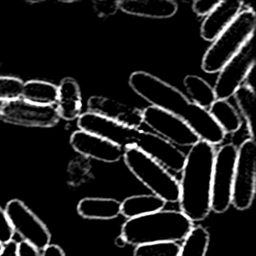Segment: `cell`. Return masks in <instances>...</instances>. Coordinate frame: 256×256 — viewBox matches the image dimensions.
<instances>
[{"mask_svg": "<svg viewBox=\"0 0 256 256\" xmlns=\"http://www.w3.org/2000/svg\"><path fill=\"white\" fill-rule=\"evenodd\" d=\"M4 209L14 233L19 234L24 242L38 251H42L50 244L51 234L49 229L21 200H10Z\"/></svg>", "mask_w": 256, "mask_h": 256, "instance_id": "obj_10", "label": "cell"}, {"mask_svg": "<svg viewBox=\"0 0 256 256\" xmlns=\"http://www.w3.org/2000/svg\"><path fill=\"white\" fill-rule=\"evenodd\" d=\"M129 85L135 93L150 103V106L162 109L184 121L200 140L213 146L224 140L226 134L208 110L191 102L174 86L145 71L133 72L129 77Z\"/></svg>", "mask_w": 256, "mask_h": 256, "instance_id": "obj_1", "label": "cell"}, {"mask_svg": "<svg viewBox=\"0 0 256 256\" xmlns=\"http://www.w3.org/2000/svg\"><path fill=\"white\" fill-rule=\"evenodd\" d=\"M123 158L130 172L152 194L165 202L179 201V181L160 163L134 147L125 148Z\"/></svg>", "mask_w": 256, "mask_h": 256, "instance_id": "obj_6", "label": "cell"}, {"mask_svg": "<svg viewBox=\"0 0 256 256\" xmlns=\"http://www.w3.org/2000/svg\"><path fill=\"white\" fill-rule=\"evenodd\" d=\"M183 84L190 96V101L203 109L208 110L216 100L213 87L199 76L187 75Z\"/></svg>", "mask_w": 256, "mask_h": 256, "instance_id": "obj_22", "label": "cell"}, {"mask_svg": "<svg viewBox=\"0 0 256 256\" xmlns=\"http://www.w3.org/2000/svg\"><path fill=\"white\" fill-rule=\"evenodd\" d=\"M70 144L75 151L98 161L113 163L123 157L124 149L96 134L83 130L75 131L70 137Z\"/></svg>", "mask_w": 256, "mask_h": 256, "instance_id": "obj_13", "label": "cell"}, {"mask_svg": "<svg viewBox=\"0 0 256 256\" xmlns=\"http://www.w3.org/2000/svg\"><path fill=\"white\" fill-rule=\"evenodd\" d=\"M0 256H18V243L14 240L3 245Z\"/></svg>", "mask_w": 256, "mask_h": 256, "instance_id": "obj_32", "label": "cell"}, {"mask_svg": "<svg viewBox=\"0 0 256 256\" xmlns=\"http://www.w3.org/2000/svg\"><path fill=\"white\" fill-rule=\"evenodd\" d=\"M214 146L199 140L185 156L179 181L181 212L191 221L205 219L211 211Z\"/></svg>", "mask_w": 256, "mask_h": 256, "instance_id": "obj_3", "label": "cell"}, {"mask_svg": "<svg viewBox=\"0 0 256 256\" xmlns=\"http://www.w3.org/2000/svg\"><path fill=\"white\" fill-rule=\"evenodd\" d=\"M256 144L254 139L244 140L237 148L231 204L237 210L248 209L255 196Z\"/></svg>", "mask_w": 256, "mask_h": 256, "instance_id": "obj_7", "label": "cell"}, {"mask_svg": "<svg viewBox=\"0 0 256 256\" xmlns=\"http://www.w3.org/2000/svg\"><path fill=\"white\" fill-rule=\"evenodd\" d=\"M244 3L239 0L219 1L217 6L206 15L200 29L201 37L205 41H213L236 18Z\"/></svg>", "mask_w": 256, "mask_h": 256, "instance_id": "obj_15", "label": "cell"}, {"mask_svg": "<svg viewBox=\"0 0 256 256\" xmlns=\"http://www.w3.org/2000/svg\"><path fill=\"white\" fill-rule=\"evenodd\" d=\"M219 3V0H197L193 2L192 9L199 16L208 15Z\"/></svg>", "mask_w": 256, "mask_h": 256, "instance_id": "obj_29", "label": "cell"}, {"mask_svg": "<svg viewBox=\"0 0 256 256\" xmlns=\"http://www.w3.org/2000/svg\"><path fill=\"white\" fill-rule=\"evenodd\" d=\"M0 118L10 124L25 127H52L59 122V115L55 105H38L23 99L2 103Z\"/></svg>", "mask_w": 256, "mask_h": 256, "instance_id": "obj_12", "label": "cell"}, {"mask_svg": "<svg viewBox=\"0 0 256 256\" xmlns=\"http://www.w3.org/2000/svg\"><path fill=\"white\" fill-rule=\"evenodd\" d=\"M77 125L80 130L96 134L123 149L134 147L156 160L166 169L174 172L182 171L186 155L153 132L130 128L92 112L81 114Z\"/></svg>", "mask_w": 256, "mask_h": 256, "instance_id": "obj_2", "label": "cell"}, {"mask_svg": "<svg viewBox=\"0 0 256 256\" xmlns=\"http://www.w3.org/2000/svg\"><path fill=\"white\" fill-rule=\"evenodd\" d=\"M208 112L225 134L238 131L242 125L240 115L228 100L216 99Z\"/></svg>", "mask_w": 256, "mask_h": 256, "instance_id": "obj_21", "label": "cell"}, {"mask_svg": "<svg viewBox=\"0 0 256 256\" xmlns=\"http://www.w3.org/2000/svg\"><path fill=\"white\" fill-rule=\"evenodd\" d=\"M14 230L4 208L0 206V243L5 245L13 240Z\"/></svg>", "mask_w": 256, "mask_h": 256, "instance_id": "obj_27", "label": "cell"}, {"mask_svg": "<svg viewBox=\"0 0 256 256\" xmlns=\"http://www.w3.org/2000/svg\"><path fill=\"white\" fill-rule=\"evenodd\" d=\"M236 104L244 118L247 126L249 136L254 138V125H253V110L255 103V90L250 84H242L234 93Z\"/></svg>", "mask_w": 256, "mask_h": 256, "instance_id": "obj_24", "label": "cell"}, {"mask_svg": "<svg viewBox=\"0 0 256 256\" xmlns=\"http://www.w3.org/2000/svg\"><path fill=\"white\" fill-rule=\"evenodd\" d=\"M237 159V147L228 143L215 152L212 188L211 210L216 213H224L231 205L234 172Z\"/></svg>", "mask_w": 256, "mask_h": 256, "instance_id": "obj_8", "label": "cell"}, {"mask_svg": "<svg viewBox=\"0 0 256 256\" xmlns=\"http://www.w3.org/2000/svg\"><path fill=\"white\" fill-rule=\"evenodd\" d=\"M179 251L177 242H156L136 246L134 256H178Z\"/></svg>", "mask_w": 256, "mask_h": 256, "instance_id": "obj_25", "label": "cell"}, {"mask_svg": "<svg viewBox=\"0 0 256 256\" xmlns=\"http://www.w3.org/2000/svg\"><path fill=\"white\" fill-rule=\"evenodd\" d=\"M24 82L14 76H0V102L6 103L20 99Z\"/></svg>", "mask_w": 256, "mask_h": 256, "instance_id": "obj_26", "label": "cell"}, {"mask_svg": "<svg viewBox=\"0 0 256 256\" xmlns=\"http://www.w3.org/2000/svg\"><path fill=\"white\" fill-rule=\"evenodd\" d=\"M93 8L99 17H109L119 9V1H94Z\"/></svg>", "mask_w": 256, "mask_h": 256, "instance_id": "obj_28", "label": "cell"}, {"mask_svg": "<svg viewBox=\"0 0 256 256\" xmlns=\"http://www.w3.org/2000/svg\"><path fill=\"white\" fill-rule=\"evenodd\" d=\"M255 66L254 36L219 71L213 87L216 99L228 100L243 84Z\"/></svg>", "mask_w": 256, "mask_h": 256, "instance_id": "obj_9", "label": "cell"}, {"mask_svg": "<svg viewBox=\"0 0 256 256\" xmlns=\"http://www.w3.org/2000/svg\"><path fill=\"white\" fill-rule=\"evenodd\" d=\"M18 256H40V253L33 246L21 241L18 243Z\"/></svg>", "mask_w": 256, "mask_h": 256, "instance_id": "obj_30", "label": "cell"}, {"mask_svg": "<svg viewBox=\"0 0 256 256\" xmlns=\"http://www.w3.org/2000/svg\"><path fill=\"white\" fill-rule=\"evenodd\" d=\"M89 112L100 115L130 128H140L142 110L104 96H92L88 100Z\"/></svg>", "mask_w": 256, "mask_h": 256, "instance_id": "obj_14", "label": "cell"}, {"mask_svg": "<svg viewBox=\"0 0 256 256\" xmlns=\"http://www.w3.org/2000/svg\"><path fill=\"white\" fill-rule=\"evenodd\" d=\"M209 241V232L204 227H192L180 245L178 256H206Z\"/></svg>", "mask_w": 256, "mask_h": 256, "instance_id": "obj_23", "label": "cell"}, {"mask_svg": "<svg viewBox=\"0 0 256 256\" xmlns=\"http://www.w3.org/2000/svg\"><path fill=\"white\" fill-rule=\"evenodd\" d=\"M166 202L154 194L133 195L121 202V214L127 219H132L160 211Z\"/></svg>", "mask_w": 256, "mask_h": 256, "instance_id": "obj_19", "label": "cell"}, {"mask_svg": "<svg viewBox=\"0 0 256 256\" xmlns=\"http://www.w3.org/2000/svg\"><path fill=\"white\" fill-rule=\"evenodd\" d=\"M40 256H66L63 249L56 244H49L43 250Z\"/></svg>", "mask_w": 256, "mask_h": 256, "instance_id": "obj_31", "label": "cell"}, {"mask_svg": "<svg viewBox=\"0 0 256 256\" xmlns=\"http://www.w3.org/2000/svg\"><path fill=\"white\" fill-rule=\"evenodd\" d=\"M77 212L86 219L110 220L121 213V202L113 198L87 197L79 201Z\"/></svg>", "mask_w": 256, "mask_h": 256, "instance_id": "obj_18", "label": "cell"}, {"mask_svg": "<svg viewBox=\"0 0 256 256\" xmlns=\"http://www.w3.org/2000/svg\"><path fill=\"white\" fill-rule=\"evenodd\" d=\"M192 222L176 210H160L128 219L121 228L120 238L125 244L138 246L156 242L184 240L192 229Z\"/></svg>", "mask_w": 256, "mask_h": 256, "instance_id": "obj_4", "label": "cell"}, {"mask_svg": "<svg viewBox=\"0 0 256 256\" xmlns=\"http://www.w3.org/2000/svg\"><path fill=\"white\" fill-rule=\"evenodd\" d=\"M2 248H3V245H2V244H1V243H0V251H1V250H2Z\"/></svg>", "mask_w": 256, "mask_h": 256, "instance_id": "obj_33", "label": "cell"}, {"mask_svg": "<svg viewBox=\"0 0 256 256\" xmlns=\"http://www.w3.org/2000/svg\"><path fill=\"white\" fill-rule=\"evenodd\" d=\"M58 88L56 108L60 118L71 121L81 115L82 97L78 83L66 77L61 80Z\"/></svg>", "mask_w": 256, "mask_h": 256, "instance_id": "obj_17", "label": "cell"}, {"mask_svg": "<svg viewBox=\"0 0 256 256\" xmlns=\"http://www.w3.org/2000/svg\"><path fill=\"white\" fill-rule=\"evenodd\" d=\"M256 27L255 11L249 7L240 11L229 26L221 32L206 50L201 67L206 73H216L233 58L254 36Z\"/></svg>", "mask_w": 256, "mask_h": 256, "instance_id": "obj_5", "label": "cell"}, {"mask_svg": "<svg viewBox=\"0 0 256 256\" xmlns=\"http://www.w3.org/2000/svg\"><path fill=\"white\" fill-rule=\"evenodd\" d=\"M119 9L139 17L165 19L172 17L178 6L172 0H122L119 1Z\"/></svg>", "mask_w": 256, "mask_h": 256, "instance_id": "obj_16", "label": "cell"}, {"mask_svg": "<svg viewBox=\"0 0 256 256\" xmlns=\"http://www.w3.org/2000/svg\"><path fill=\"white\" fill-rule=\"evenodd\" d=\"M143 123L151 128L158 136L174 146L192 147L200 139L196 133L180 118L154 106L142 110Z\"/></svg>", "mask_w": 256, "mask_h": 256, "instance_id": "obj_11", "label": "cell"}, {"mask_svg": "<svg viewBox=\"0 0 256 256\" xmlns=\"http://www.w3.org/2000/svg\"><path fill=\"white\" fill-rule=\"evenodd\" d=\"M58 97V88L56 85L41 81V80H29L24 83L21 99L38 104L51 106L55 105Z\"/></svg>", "mask_w": 256, "mask_h": 256, "instance_id": "obj_20", "label": "cell"}]
</instances>
